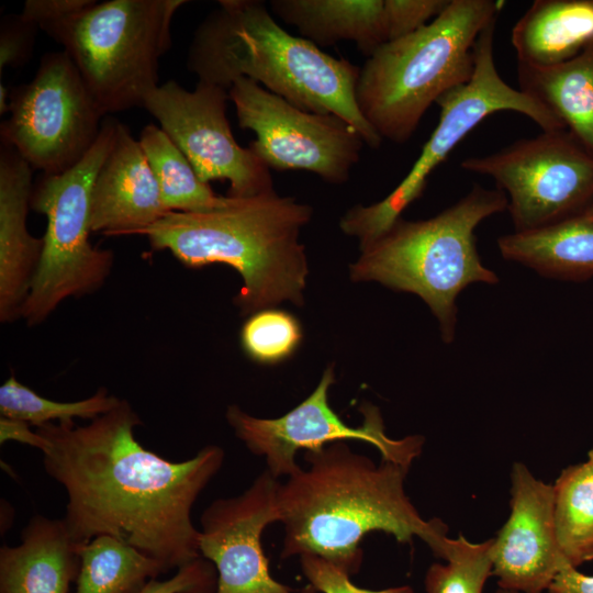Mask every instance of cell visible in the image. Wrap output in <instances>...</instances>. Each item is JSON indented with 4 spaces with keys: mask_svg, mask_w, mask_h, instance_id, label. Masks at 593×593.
I'll return each mask as SVG.
<instances>
[{
    "mask_svg": "<svg viewBox=\"0 0 593 593\" xmlns=\"http://www.w3.org/2000/svg\"><path fill=\"white\" fill-rule=\"evenodd\" d=\"M217 573L212 562L202 556L177 569L167 580H150L139 593H214Z\"/></svg>",
    "mask_w": 593,
    "mask_h": 593,
    "instance_id": "cell-32",
    "label": "cell"
},
{
    "mask_svg": "<svg viewBox=\"0 0 593 593\" xmlns=\"http://www.w3.org/2000/svg\"><path fill=\"white\" fill-rule=\"evenodd\" d=\"M497 593H518V592L506 591V590L500 589V590L497 591Z\"/></svg>",
    "mask_w": 593,
    "mask_h": 593,
    "instance_id": "cell-41",
    "label": "cell"
},
{
    "mask_svg": "<svg viewBox=\"0 0 593 593\" xmlns=\"http://www.w3.org/2000/svg\"><path fill=\"white\" fill-rule=\"evenodd\" d=\"M553 486V523L562 559L578 568L593 560V467L564 468Z\"/></svg>",
    "mask_w": 593,
    "mask_h": 593,
    "instance_id": "cell-26",
    "label": "cell"
},
{
    "mask_svg": "<svg viewBox=\"0 0 593 593\" xmlns=\"http://www.w3.org/2000/svg\"><path fill=\"white\" fill-rule=\"evenodd\" d=\"M312 213L310 205L271 190L231 197L211 212H169L138 235L188 268L224 264L235 269L243 286L234 303L251 315L287 300L303 304L307 261L299 235Z\"/></svg>",
    "mask_w": 593,
    "mask_h": 593,
    "instance_id": "cell-4",
    "label": "cell"
},
{
    "mask_svg": "<svg viewBox=\"0 0 593 593\" xmlns=\"http://www.w3.org/2000/svg\"><path fill=\"white\" fill-rule=\"evenodd\" d=\"M269 7L318 47L348 41L368 58L390 42L385 0H271Z\"/></svg>",
    "mask_w": 593,
    "mask_h": 593,
    "instance_id": "cell-20",
    "label": "cell"
},
{
    "mask_svg": "<svg viewBox=\"0 0 593 593\" xmlns=\"http://www.w3.org/2000/svg\"><path fill=\"white\" fill-rule=\"evenodd\" d=\"M228 90L199 81L192 91L175 80L159 85L143 107L183 153L201 181L227 180L230 197L273 190L270 168L234 138L226 116Z\"/></svg>",
    "mask_w": 593,
    "mask_h": 593,
    "instance_id": "cell-14",
    "label": "cell"
},
{
    "mask_svg": "<svg viewBox=\"0 0 593 593\" xmlns=\"http://www.w3.org/2000/svg\"><path fill=\"white\" fill-rule=\"evenodd\" d=\"M16 546L0 548V593H68L80 570L79 547L63 518L34 515Z\"/></svg>",
    "mask_w": 593,
    "mask_h": 593,
    "instance_id": "cell-19",
    "label": "cell"
},
{
    "mask_svg": "<svg viewBox=\"0 0 593 593\" xmlns=\"http://www.w3.org/2000/svg\"><path fill=\"white\" fill-rule=\"evenodd\" d=\"M37 26L20 14L4 16L0 27V72L7 66L16 67L31 56Z\"/></svg>",
    "mask_w": 593,
    "mask_h": 593,
    "instance_id": "cell-33",
    "label": "cell"
},
{
    "mask_svg": "<svg viewBox=\"0 0 593 593\" xmlns=\"http://www.w3.org/2000/svg\"><path fill=\"white\" fill-rule=\"evenodd\" d=\"M138 142L168 212L204 213L230 203L231 197L217 195L210 183L200 180L187 157L160 126H144Z\"/></svg>",
    "mask_w": 593,
    "mask_h": 593,
    "instance_id": "cell-24",
    "label": "cell"
},
{
    "mask_svg": "<svg viewBox=\"0 0 593 593\" xmlns=\"http://www.w3.org/2000/svg\"><path fill=\"white\" fill-rule=\"evenodd\" d=\"M582 215L586 216V217L590 219V220H593V202H592V204L584 211V213H583Z\"/></svg>",
    "mask_w": 593,
    "mask_h": 593,
    "instance_id": "cell-39",
    "label": "cell"
},
{
    "mask_svg": "<svg viewBox=\"0 0 593 593\" xmlns=\"http://www.w3.org/2000/svg\"><path fill=\"white\" fill-rule=\"evenodd\" d=\"M9 113L1 143L47 175L61 174L83 158L104 116L65 51L45 54L34 78L11 91Z\"/></svg>",
    "mask_w": 593,
    "mask_h": 593,
    "instance_id": "cell-10",
    "label": "cell"
},
{
    "mask_svg": "<svg viewBox=\"0 0 593 593\" xmlns=\"http://www.w3.org/2000/svg\"><path fill=\"white\" fill-rule=\"evenodd\" d=\"M302 328L289 312L264 309L249 316L240 331V344L256 362L273 365L289 358L299 347Z\"/></svg>",
    "mask_w": 593,
    "mask_h": 593,
    "instance_id": "cell-29",
    "label": "cell"
},
{
    "mask_svg": "<svg viewBox=\"0 0 593 593\" xmlns=\"http://www.w3.org/2000/svg\"><path fill=\"white\" fill-rule=\"evenodd\" d=\"M15 440L40 449L43 454L48 447L47 440L37 432L30 428V424L23 421L0 418V443Z\"/></svg>",
    "mask_w": 593,
    "mask_h": 593,
    "instance_id": "cell-35",
    "label": "cell"
},
{
    "mask_svg": "<svg viewBox=\"0 0 593 593\" xmlns=\"http://www.w3.org/2000/svg\"><path fill=\"white\" fill-rule=\"evenodd\" d=\"M299 593H320L317 590H315L311 584H306L301 589Z\"/></svg>",
    "mask_w": 593,
    "mask_h": 593,
    "instance_id": "cell-38",
    "label": "cell"
},
{
    "mask_svg": "<svg viewBox=\"0 0 593 593\" xmlns=\"http://www.w3.org/2000/svg\"><path fill=\"white\" fill-rule=\"evenodd\" d=\"M460 166L495 181L515 232L582 215L593 202V156L566 128L542 131Z\"/></svg>",
    "mask_w": 593,
    "mask_h": 593,
    "instance_id": "cell-11",
    "label": "cell"
},
{
    "mask_svg": "<svg viewBox=\"0 0 593 593\" xmlns=\"http://www.w3.org/2000/svg\"><path fill=\"white\" fill-rule=\"evenodd\" d=\"M492 542L493 538L482 542L463 536L450 538L444 559L447 563H433L426 572V593H482L492 575Z\"/></svg>",
    "mask_w": 593,
    "mask_h": 593,
    "instance_id": "cell-28",
    "label": "cell"
},
{
    "mask_svg": "<svg viewBox=\"0 0 593 593\" xmlns=\"http://www.w3.org/2000/svg\"><path fill=\"white\" fill-rule=\"evenodd\" d=\"M92 2L93 0H26L20 15L44 30L80 12Z\"/></svg>",
    "mask_w": 593,
    "mask_h": 593,
    "instance_id": "cell-34",
    "label": "cell"
},
{
    "mask_svg": "<svg viewBox=\"0 0 593 593\" xmlns=\"http://www.w3.org/2000/svg\"><path fill=\"white\" fill-rule=\"evenodd\" d=\"M141 424L131 404L121 400L87 425L48 423L36 430L48 443L44 469L67 494L63 519L72 540L82 547L109 535L168 572L201 557L191 511L222 468L225 452L209 445L188 460H166L136 439L134 428Z\"/></svg>",
    "mask_w": 593,
    "mask_h": 593,
    "instance_id": "cell-1",
    "label": "cell"
},
{
    "mask_svg": "<svg viewBox=\"0 0 593 593\" xmlns=\"http://www.w3.org/2000/svg\"><path fill=\"white\" fill-rule=\"evenodd\" d=\"M334 382V367L328 366L314 391L284 415L259 418L233 404L226 410V421L246 448L265 459L267 470L277 479L301 469L295 460L300 450H317L344 440L368 443L378 449L381 460L410 469L422 452L424 438L417 435L390 438L379 409L368 402L359 409L363 416L360 426L345 424L328 404V391Z\"/></svg>",
    "mask_w": 593,
    "mask_h": 593,
    "instance_id": "cell-13",
    "label": "cell"
},
{
    "mask_svg": "<svg viewBox=\"0 0 593 593\" xmlns=\"http://www.w3.org/2000/svg\"><path fill=\"white\" fill-rule=\"evenodd\" d=\"M32 167L11 146L0 150V321L21 318L44 240L26 227L33 191Z\"/></svg>",
    "mask_w": 593,
    "mask_h": 593,
    "instance_id": "cell-18",
    "label": "cell"
},
{
    "mask_svg": "<svg viewBox=\"0 0 593 593\" xmlns=\"http://www.w3.org/2000/svg\"><path fill=\"white\" fill-rule=\"evenodd\" d=\"M186 0H109L43 31L77 66L102 113L143 107L159 86V59L171 46V23Z\"/></svg>",
    "mask_w": 593,
    "mask_h": 593,
    "instance_id": "cell-7",
    "label": "cell"
},
{
    "mask_svg": "<svg viewBox=\"0 0 593 593\" xmlns=\"http://www.w3.org/2000/svg\"><path fill=\"white\" fill-rule=\"evenodd\" d=\"M549 593H593V575H586L563 560L548 588Z\"/></svg>",
    "mask_w": 593,
    "mask_h": 593,
    "instance_id": "cell-36",
    "label": "cell"
},
{
    "mask_svg": "<svg viewBox=\"0 0 593 593\" xmlns=\"http://www.w3.org/2000/svg\"><path fill=\"white\" fill-rule=\"evenodd\" d=\"M507 208L500 189L474 184L458 202L422 221L400 217L379 238L360 247L350 266L354 281H377L418 295L437 318L446 344L454 342L459 293L469 284H495L499 277L482 265L475 228Z\"/></svg>",
    "mask_w": 593,
    "mask_h": 593,
    "instance_id": "cell-6",
    "label": "cell"
},
{
    "mask_svg": "<svg viewBox=\"0 0 593 593\" xmlns=\"http://www.w3.org/2000/svg\"><path fill=\"white\" fill-rule=\"evenodd\" d=\"M119 121L103 120L98 138L83 158L56 175L42 174L33 187L31 209L47 219L42 257L21 318L43 323L69 298L100 289L111 273L114 256L90 240L91 190L115 141Z\"/></svg>",
    "mask_w": 593,
    "mask_h": 593,
    "instance_id": "cell-8",
    "label": "cell"
},
{
    "mask_svg": "<svg viewBox=\"0 0 593 593\" xmlns=\"http://www.w3.org/2000/svg\"><path fill=\"white\" fill-rule=\"evenodd\" d=\"M510 506L507 521L493 538L492 575L502 590L542 593L563 562L555 533L553 486L515 462Z\"/></svg>",
    "mask_w": 593,
    "mask_h": 593,
    "instance_id": "cell-16",
    "label": "cell"
},
{
    "mask_svg": "<svg viewBox=\"0 0 593 593\" xmlns=\"http://www.w3.org/2000/svg\"><path fill=\"white\" fill-rule=\"evenodd\" d=\"M228 94L239 127L256 135L247 147L270 169L304 170L334 184L348 181L366 145L349 123L303 111L246 77Z\"/></svg>",
    "mask_w": 593,
    "mask_h": 593,
    "instance_id": "cell-12",
    "label": "cell"
},
{
    "mask_svg": "<svg viewBox=\"0 0 593 593\" xmlns=\"http://www.w3.org/2000/svg\"><path fill=\"white\" fill-rule=\"evenodd\" d=\"M495 23L486 26L475 42L471 79L436 101L440 108L438 124L407 175L381 201L368 206L355 205L342 217L340 230L359 238L360 247L379 238L401 217L402 212L422 195L434 169L489 115L513 111L526 115L542 131L566 128L540 102L502 79L494 61Z\"/></svg>",
    "mask_w": 593,
    "mask_h": 593,
    "instance_id": "cell-9",
    "label": "cell"
},
{
    "mask_svg": "<svg viewBox=\"0 0 593 593\" xmlns=\"http://www.w3.org/2000/svg\"><path fill=\"white\" fill-rule=\"evenodd\" d=\"M506 260L559 280L582 281L593 277V220L578 215L497 239Z\"/></svg>",
    "mask_w": 593,
    "mask_h": 593,
    "instance_id": "cell-22",
    "label": "cell"
},
{
    "mask_svg": "<svg viewBox=\"0 0 593 593\" xmlns=\"http://www.w3.org/2000/svg\"><path fill=\"white\" fill-rule=\"evenodd\" d=\"M589 459L588 461L591 463V466L593 467V447L590 449L589 451Z\"/></svg>",
    "mask_w": 593,
    "mask_h": 593,
    "instance_id": "cell-40",
    "label": "cell"
},
{
    "mask_svg": "<svg viewBox=\"0 0 593 593\" xmlns=\"http://www.w3.org/2000/svg\"><path fill=\"white\" fill-rule=\"evenodd\" d=\"M10 94L3 83L0 85V114L9 112Z\"/></svg>",
    "mask_w": 593,
    "mask_h": 593,
    "instance_id": "cell-37",
    "label": "cell"
},
{
    "mask_svg": "<svg viewBox=\"0 0 593 593\" xmlns=\"http://www.w3.org/2000/svg\"><path fill=\"white\" fill-rule=\"evenodd\" d=\"M502 3L450 0L432 22L383 44L366 59L356 102L382 139L409 141L434 102L471 79L475 42L496 22Z\"/></svg>",
    "mask_w": 593,
    "mask_h": 593,
    "instance_id": "cell-5",
    "label": "cell"
},
{
    "mask_svg": "<svg viewBox=\"0 0 593 593\" xmlns=\"http://www.w3.org/2000/svg\"><path fill=\"white\" fill-rule=\"evenodd\" d=\"M187 67L225 90L246 77L303 111L337 115L372 149L383 141L356 102L360 67L288 33L264 1H219L194 33Z\"/></svg>",
    "mask_w": 593,
    "mask_h": 593,
    "instance_id": "cell-3",
    "label": "cell"
},
{
    "mask_svg": "<svg viewBox=\"0 0 593 593\" xmlns=\"http://www.w3.org/2000/svg\"><path fill=\"white\" fill-rule=\"evenodd\" d=\"M75 593H139L161 573L163 564L109 535L97 536L80 550Z\"/></svg>",
    "mask_w": 593,
    "mask_h": 593,
    "instance_id": "cell-25",
    "label": "cell"
},
{
    "mask_svg": "<svg viewBox=\"0 0 593 593\" xmlns=\"http://www.w3.org/2000/svg\"><path fill=\"white\" fill-rule=\"evenodd\" d=\"M279 483L266 469L243 493L203 511L199 551L215 567L214 593H294L271 575L261 541L264 530L279 523Z\"/></svg>",
    "mask_w": 593,
    "mask_h": 593,
    "instance_id": "cell-15",
    "label": "cell"
},
{
    "mask_svg": "<svg viewBox=\"0 0 593 593\" xmlns=\"http://www.w3.org/2000/svg\"><path fill=\"white\" fill-rule=\"evenodd\" d=\"M450 0H385L390 41L425 26L448 7Z\"/></svg>",
    "mask_w": 593,
    "mask_h": 593,
    "instance_id": "cell-31",
    "label": "cell"
},
{
    "mask_svg": "<svg viewBox=\"0 0 593 593\" xmlns=\"http://www.w3.org/2000/svg\"><path fill=\"white\" fill-rule=\"evenodd\" d=\"M300 564L307 583L320 593H414L410 585L383 590H368L355 585L350 575L331 562L314 555L300 556Z\"/></svg>",
    "mask_w": 593,
    "mask_h": 593,
    "instance_id": "cell-30",
    "label": "cell"
},
{
    "mask_svg": "<svg viewBox=\"0 0 593 593\" xmlns=\"http://www.w3.org/2000/svg\"><path fill=\"white\" fill-rule=\"evenodd\" d=\"M121 399L99 388L91 396L58 402L41 396L21 383L12 373L0 387V414L35 427L48 423L71 422L74 418L94 419L116 407Z\"/></svg>",
    "mask_w": 593,
    "mask_h": 593,
    "instance_id": "cell-27",
    "label": "cell"
},
{
    "mask_svg": "<svg viewBox=\"0 0 593 593\" xmlns=\"http://www.w3.org/2000/svg\"><path fill=\"white\" fill-rule=\"evenodd\" d=\"M517 64L550 67L593 42V0H536L512 29Z\"/></svg>",
    "mask_w": 593,
    "mask_h": 593,
    "instance_id": "cell-21",
    "label": "cell"
},
{
    "mask_svg": "<svg viewBox=\"0 0 593 593\" xmlns=\"http://www.w3.org/2000/svg\"><path fill=\"white\" fill-rule=\"evenodd\" d=\"M307 462L278 486L281 558L314 555L349 575L362 563L361 540L371 532L401 544L422 539L445 559L449 537L438 518L424 519L405 493L409 469L353 451L344 441L305 451Z\"/></svg>",
    "mask_w": 593,
    "mask_h": 593,
    "instance_id": "cell-2",
    "label": "cell"
},
{
    "mask_svg": "<svg viewBox=\"0 0 593 593\" xmlns=\"http://www.w3.org/2000/svg\"><path fill=\"white\" fill-rule=\"evenodd\" d=\"M517 81L519 90L551 111L593 156V42L556 66L517 64Z\"/></svg>",
    "mask_w": 593,
    "mask_h": 593,
    "instance_id": "cell-23",
    "label": "cell"
},
{
    "mask_svg": "<svg viewBox=\"0 0 593 593\" xmlns=\"http://www.w3.org/2000/svg\"><path fill=\"white\" fill-rule=\"evenodd\" d=\"M167 213L138 139L119 122L112 149L91 190V232L138 235Z\"/></svg>",
    "mask_w": 593,
    "mask_h": 593,
    "instance_id": "cell-17",
    "label": "cell"
}]
</instances>
